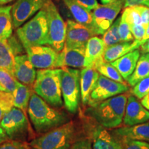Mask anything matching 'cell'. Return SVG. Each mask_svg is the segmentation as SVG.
<instances>
[{
    "label": "cell",
    "mask_w": 149,
    "mask_h": 149,
    "mask_svg": "<svg viewBox=\"0 0 149 149\" xmlns=\"http://www.w3.org/2000/svg\"><path fill=\"white\" fill-rule=\"evenodd\" d=\"M121 17L127 22L130 26L141 24L139 6L126 7L123 11Z\"/></svg>",
    "instance_id": "30"
},
{
    "label": "cell",
    "mask_w": 149,
    "mask_h": 149,
    "mask_svg": "<svg viewBox=\"0 0 149 149\" xmlns=\"http://www.w3.org/2000/svg\"><path fill=\"white\" fill-rule=\"evenodd\" d=\"M139 48H140V52L142 54L149 53V38L144 42V44H141Z\"/></svg>",
    "instance_id": "42"
},
{
    "label": "cell",
    "mask_w": 149,
    "mask_h": 149,
    "mask_svg": "<svg viewBox=\"0 0 149 149\" xmlns=\"http://www.w3.org/2000/svg\"><path fill=\"white\" fill-rule=\"evenodd\" d=\"M0 125L11 140L24 141L30 135L31 127L27 115L15 107L3 115Z\"/></svg>",
    "instance_id": "8"
},
{
    "label": "cell",
    "mask_w": 149,
    "mask_h": 149,
    "mask_svg": "<svg viewBox=\"0 0 149 149\" xmlns=\"http://www.w3.org/2000/svg\"><path fill=\"white\" fill-rule=\"evenodd\" d=\"M128 91V87L126 84L117 82L101 74L91 93L88 104L92 107L99 102L126 93Z\"/></svg>",
    "instance_id": "9"
},
{
    "label": "cell",
    "mask_w": 149,
    "mask_h": 149,
    "mask_svg": "<svg viewBox=\"0 0 149 149\" xmlns=\"http://www.w3.org/2000/svg\"><path fill=\"white\" fill-rule=\"evenodd\" d=\"M27 113L38 133L44 134L68 122L64 113L51 107L34 92L30 99Z\"/></svg>",
    "instance_id": "1"
},
{
    "label": "cell",
    "mask_w": 149,
    "mask_h": 149,
    "mask_svg": "<svg viewBox=\"0 0 149 149\" xmlns=\"http://www.w3.org/2000/svg\"><path fill=\"white\" fill-rule=\"evenodd\" d=\"M17 80L13 74L6 70L0 68V86L4 89L5 92L13 93L17 87Z\"/></svg>",
    "instance_id": "31"
},
{
    "label": "cell",
    "mask_w": 149,
    "mask_h": 149,
    "mask_svg": "<svg viewBox=\"0 0 149 149\" xmlns=\"http://www.w3.org/2000/svg\"><path fill=\"white\" fill-rule=\"evenodd\" d=\"M25 50L30 61L35 68L37 69L56 68L59 53L51 46H33Z\"/></svg>",
    "instance_id": "12"
},
{
    "label": "cell",
    "mask_w": 149,
    "mask_h": 149,
    "mask_svg": "<svg viewBox=\"0 0 149 149\" xmlns=\"http://www.w3.org/2000/svg\"><path fill=\"white\" fill-rule=\"evenodd\" d=\"M13 0H0V6L6 4V3H8L13 1Z\"/></svg>",
    "instance_id": "47"
},
{
    "label": "cell",
    "mask_w": 149,
    "mask_h": 149,
    "mask_svg": "<svg viewBox=\"0 0 149 149\" xmlns=\"http://www.w3.org/2000/svg\"><path fill=\"white\" fill-rule=\"evenodd\" d=\"M132 93L137 99L141 100L149 93V76L140 80L132 89Z\"/></svg>",
    "instance_id": "34"
},
{
    "label": "cell",
    "mask_w": 149,
    "mask_h": 149,
    "mask_svg": "<svg viewBox=\"0 0 149 149\" xmlns=\"http://www.w3.org/2000/svg\"><path fill=\"white\" fill-rule=\"evenodd\" d=\"M105 48L102 39L97 36L91 37L85 48V67L95 68L100 63L104 61Z\"/></svg>",
    "instance_id": "17"
},
{
    "label": "cell",
    "mask_w": 149,
    "mask_h": 149,
    "mask_svg": "<svg viewBox=\"0 0 149 149\" xmlns=\"http://www.w3.org/2000/svg\"><path fill=\"white\" fill-rule=\"evenodd\" d=\"M95 33L82 24L68 19L66 22V33L64 47L67 48H84Z\"/></svg>",
    "instance_id": "13"
},
{
    "label": "cell",
    "mask_w": 149,
    "mask_h": 149,
    "mask_svg": "<svg viewBox=\"0 0 149 149\" xmlns=\"http://www.w3.org/2000/svg\"><path fill=\"white\" fill-rule=\"evenodd\" d=\"M144 6L149 8V0H124V7Z\"/></svg>",
    "instance_id": "41"
},
{
    "label": "cell",
    "mask_w": 149,
    "mask_h": 149,
    "mask_svg": "<svg viewBox=\"0 0 149 149\" xmlns=\"http://www.w3.org/2000/svg\"><path fill=\"white\" fill-rule=\"evenodd\" d=\"M130 27L135 40L143 42V39H144V37L146 31V28L143 26L142 24L134 25ZM143 44H144V42H143Z\"/></svg>",
    "instance_id": "38"
},
{
    "label": "cell",
    "mask_w": 149,
    "mask_h": 149,
    "mask_svg": "<svg viewBox=\"0 0 149 149\" xmlns=\"http://www.w3.org/2000/svg\"><path fill=\"white\" fill-rule=\"evenodd\" d=\"M14 51L8 40H0V68L6 70L14 76Z\"/></svg>",
    "instance_id": "25"
},
{
    "label": "cell",
    "mask_w": 149,
    "mask_h": 149,
    "mask_svg": "<svg viewBox=\"0 0 149 149\" xmlns=\"http://www.w3.org/2000/svg\"><path fill=\"white\" fill-rule=\"evenodd\" d=\"M36 75L35 68L30 61L27 55H15L14 77L18 81L33 88Z\"/></svg>",
    "instance_id": "15"
},
{
    "label": "cell",
    "mask_w": 149,
    "mask_h": 149,
    "mask_svg": "<svg viewBox=\"0 0 149 149\" xmlns=\"http://www.w3.org/2000/svg\"><path fill=\"white\" fill-rule=\"evenodd\" d=\"M12 6L0 7V40H7L11 37L13 29L12 15Z\"/></svg>",
    "instance_id": "27"
},
{
    "label": "cell",
    "mask_w": 149,
    "mask_h": 149,
    "mask_svg": "<svg viewBox=\"0 0 149 149\" xmlns=\"http://www.w3.org/2000/svg\"><path fill=\"white\" fill-rule=\"evenodd\" d=\"M149 120V111L138 101L133 95L128 97L123 124L124 126H130L142 124Z\"/></svg>",
    "instance_id": "14"
},
{
    "label": "cell",
    "mask_w": 149,
    "mask_h": 149,
    "mask_svg": "<svg viewBox=\"0 0 149 149\" xmlns=\"http://www.w3.org/2000/svg\"><path fill=\"white\" fill-rule=\"evenodd\" d=\"M100 1H101L102 4L106 5V4H109V3L114 2V1H116V0H100Z\"/></svg>",
    "instance_id": "46"
},
{
    "label": "cell",
    "mask_w": 149,
    "mask_h": 149,
    "mask_svg": "<svg viewBox=\"0 0 149 149\" xmlns=\"http://www.w3.org/2000/svg\"><path fill=\"white\" fill-rule=\"evenodd\" d=\"M74 1L90 11L95 10L99 6L97 0H74Z\"/></svg>",
    "instance_id": "40"
},
{
    "label": "cell",
    "mask_w": 149,
    "mask_h": 149,
    "mask_svg": "<svg viewBox=\"0 0 149 149\" xmlns=\"http://www.w3.org/2000/svg\"><path fill=\"white\" fill-rule=\"evenodd\" d=\"M13 107V95L12 93L0 91V122L3 115Z\"/></svg>",
    "instance_id": "33"
},
{
    "label": "cell",
    "mask_w": 149,
    "mask_h": 149,
    "mask_svg": "<svg viewBox=\"0 0 149 149\" xmlns=\"http://www.w3.org/2000/svg\"><path fill=\"white\" fill-rule=\"evenodd\" d=\"M141 103L147 110L149 111V93L147 94L144 98L141 99Z\"/></svg>",
    "instance_id": "44"
},
{
    "label": "cell",
    "mask_w": 149,
    "mask_h": 149,
    "mask_svg": "<svg viewBox=\"0 0 149 149\" xmlns=\"http://www.w3.org/2000/svg\"><path fill=\"white\" fill-rule=\"evenodd\" d=\"M124 0H116L106 5H99L93 11V17L97 35H103L115 22L124 6Z\"/></svg>",
    "instance_id": "10"
},
{
    "label": "cell",
    "mask_w": 149,
    "mask_h": 149,
    "mask_svg": "<svg viewBox=\"0 0 149 149\" xmlns=\"http://www.w3.org/2000/svg\"><path fill=\"white\" fill-rule=\"evenodd\" d=\"M17 35L24 48L33 46L48 45V23L44 8L17 29Z\"/></svg>",
    "instance_id": "5"
},
{
    "label": "cell",
    "mask_w": 149,
    "mask_h": 149,
    "mask_svg": "<svg viewBox=\"0 0 149 149\" xmlns=\"http://www.w3.org/2000/svg\"><path fill=\"white\" fill-rule=\"evenodd\" d=\"M122 149H149V143L125 137H115Z\"/></svg>",
    "instance_id": "32"
},
{
    "label": "cell",
    "mask_w": 149,
    "mask_h": 149,
    "mask_svg": "<svg viewBox=\"0 0 149 149\" xmlns=\"http://www.w3.org/2000/svg\"><path fill=\"white\" fill-rule=\"evenodd\" d=\"M141 24L144 28L147 29L149 25V8L144 6H139Z\"/></svg>",
    "instance_id": "39"
},
{
    "label": "cell",
    "mask_w": 149,
    "mask_h": 149,
    "mask_svg": "<svg viewBox=\"0 0 149 149\" xmlns=\"http://www.w3.org/2000/svg\"><path fill=\"white\" fill-rule=\"evenodd\" d=\"M43 8L46 11L47 17L48 45L59 53L64 47L66 23L51 0H48Z\"/></svg>",
    "instance_id": "7"
},
{
    "label": "cell",
    "mask_w": 149,
    "mask_h": 149,
    "mask_svg": "<svg viewBox=\"0 0 149 149\" xmlns=\"http://www.w3.org/2000/svg\"><path fill=\"white\" fill-rule=\"evenodd\" d=\"M48 0H17L11 9L13 26L18 29L44 8Z\"/></svg>",
    "instance_id": "11"
},
{
    "label": "cell",
    "mask_w": 149,
    "mask_h": 149,
    "mask_svg": "<svg viewBox=\"0 0 149 149\" xmlns=\"http://www.w3.org/2000/svg\"><path fill=\"white\" fill-rule=\"evenodd\" d=\"M140 51L138 49L134 50L123 55L122 57L113 62H111V64L115 68H116L122 77L126 80L131 75L135 70L137 61L140 57Z\"/></svg>",
    "instance_id": "22"
},
{
    "label": "cell",
    "mask_w": 149,
    "mask_h": 149,
    "mask_svg": "<svg viewBox=\"0 0 149 149\" xmlns=\"http://www.w3.org/2000/svg\"><path fill=\"white\" fill-rule=\"evenodd\" d=\"M63 1L76 22L88 28L95 33V35H97L93 13L90 10L79 4L74 0H63Z\"/></svg>",
    "instance_id": "19"
},
{
    "label": "cell",
    "mask_w": 149,
    "mask_h": 149,
    "mask_svg": "<svg viewBox=\"0 0 149 149\" xmlns=\"http://www.w3.org/2000/svg\"><path fill=\"white\" fill-rule=\"evenodd\" d=\"M80 70L64 67L60 68V82L61 95L64 107L70 113L77 111L80 94Z\"/></svg>",
    "instance_id": "6"
},
{
    "label": "cell",
    "mask_w": 149,
    "mask_h": 149,
    "mask_svg": "<svg viewBox=\"0 0 149 149\" xmlns=\"http://www.w3.org/2000/svg\"><path fill=\"white\" fill-rule=\"evenodd\" d=\"M32 93L31 87L24 85L17 81L15 91L13 93L14 107L21 109L25 114L27 115L28 107Z\"/></svg>",
    "instance_id": "24"
},
{
    "label": "cell",
    "mask_w": 149,
    "mask_h": 149,
    "mask_svg": "<svg viewBox=\"0 0 149 149\" xmlns=\"http://www.w3.org/2000/svg\"><path fill=\"white\" fill-rule=\"evenodd\" d=\"M115 137H125L149 143V122L130 126H122L111 133Z\"/></svg>",
    "instance_id": "21"
},
{
    "label": "cell",
    "mask_w": 149,
    "mask_h": 149,
    "mask_svg": "<svg viewBox=\"0 0 149 149\" xmlns=\"http://www.w3.org/2000/svg\"><path fill=\"white\" fill-rule=\"evenodd\" d=\"M148 38H149V25L148 26V27H147V29H146V33H145L144 39H143V42H146V41L148 40Z\"/></svg>",
    "instance_id": "45"
},
{
    "label": "cell",
    "mask_w": 149,
    "mask_h": 149,
    "mask_svg": "<svg viewBox=\"0 0 149 149\" xmlns=\"http://www.w3.org/2000/svg\"><path fill=\"white\" fill-rule=\"evenodd\" d=\"M121 19V17H118L113 24L110 26L107 31L103 34V40L104 45L106 48L108 46L114 45L122 42L120 40V35H119V24Z\"/></svg>",
    "instance_id": "29"
},
{
    "label": "cell",
    "mask_w": 149,
    "mask_h": 149,
    "mask_svg": "<svg viewBox=\"0 0 149 149\" xmlns=\"http://www.w3.org/2000/svg\"><path fill=\"white\" fill-rule=\"evenodd\" d=\"M99 77V72L93 68L84 67L80 70V94L81 102L84 104H88L90 95Z\"/></svg>",
    "instance_id": "20"
},
{
    "label": "cell",
    "mask_w": 149,
    "mask_h": 149,
    "mask_svg": "<svg viewBox=\"0 0 149 149\" xmlns=\"http://www.w3.org/2000/svg\"><path fill=\"white\" fill-rule=\"evenodd\" d=\"M119 35L122 42H133L134 40L133 35L131 33L130 27L127 22L124 21L121 17L120 24H119Z\"/></svg>",
    "instance_id": "35"
},
{
    "label": "cell",
    "mask_w": 149,
    "mask_h": 149,
    "mask_svg": "<svg viewBox=\"0 0 149 149\" xmlns=\"http://www.w3.org/2000/svg\"><path fill=\"white\" fill-rule=\"evenodd\" d=\"M33 92L54 107L63 105L61 91L60 68L39 69L33 86Z\"/></svg>",
    "instance_id": "3"
},
{
    "label": "cell",
    "mask_w": 149,
    "mask_h": 149,
    "mask_svg": "<svg viewBox=\"0 0 149 149\" xmlns=\"http://www.w3.org/2000/svg\"><path fill=\"white\" fill-rule=\"evenodd\" d=\"M143 42L134 40L133 42H120L118 44L108 46L105 48L104 59L107 62H113L129 52L138 49Z\"/></svg>",
    "instance_id": "23"
},
{
    "label": "cell",
    "mask_w": 149,
    "mask_h": 149,
    "mask_svg": "<svg viewBox=\"0 0 149 149\" xmlns=\"http://www.w3.org/2000/svg\"><path fill=\"white\" fill-rule=\"evenodd\" d=\"M0 149H31L29 144L22 141L7 140L0 144Z\"/></svg>",
    "instance_id": "37"
},
{
    "label": "cell",
    "mask_w": 149,
    "mask_h": 149,
    "mask_svg": "<svg viewBox=\"0 0 149 149\" xmlns=\"http://www.w3.org/2000/svg\"><path fill=\"white\" fill-rule=\"evenodd\" d=\"M91 137L93 149H122L115 136L102 126L92 130Z\"/></svg>",
    "instance_id": "18"
},
{
    "label": "cell",
    "mask_w": 149,
    "mask_h": 149,
    "mask_svg": "<svg viewBox=\"0 0 149 149\" xmlns=\"http://www.w3.org/2000/svg\"><path fill=\"white\" fill-rule=\"evenodd\" d=\"M95 69L97 70L99 73L101 74L104 77L109 78L112 80H114L117 82L126 84L125 79L122 77L118 70L112 65L111 63L107 62V61H103L101 63H100L97 66Z\"/></svg>",
    "instance_id": "28"
},
{
    "label": "cell",
    "mask_w": 149,
    "mask_h": 149,
    "mask_svg": "<svg viewBox=\"0 0 149 149\" xmlns=\"http://www.w3.org/2000/svg\"><path fill=\"white\" fill-rule=\"evenodd\" d=\"M128 95L126 92L92 106L91 117L104 128L119 127L123 122Z\"/></svg>",
    "instance_id": "2"
},
{
    "label": "cell",
    "mask_w": 149,
    "mask_h": 149,
    "mask_svg": "<svg viewBox=\"0 0 149 149\" xmlns=\"http://www.w3.org/2000/svg\"><path fill=\"white\" fill-rule=\"evenodd\" d=\"M7 140H9L8 137L6 134L5 131L3 130L1 125H0V144H1V143L4 142V141Z\"/></svg>",
    "instance_id": "43"
},
{
    "label": "cell",
    "mask_w": 149,
    "mask_h": 149,
    "mask_svg": "<svg viewBox=\"0 0 149 149\" xmlns=\"http://www.w3.org/2000/svg\"><path fill=\"white\" fill-rule=\"evenodd\" d=\"M0 91H3V92H5V91H4V89H3L2 87L1 86H0Z\"/></svg>",
    "instance_id": "48"
},
{
    "label": "cell",
    "mask_w": 149,
    "mask_h": 149,
    "mask_svg": "<svg viewBox=\"0 0 149 149\" xmlns=\"http://www.w3.org/2000/svg\"><path fill=\"white\" fill-rule=\"evenodd\" d=\"M78 128L72 121L67 122L29 143L31 149H65L78 139Z\"/></svg>",
    "instance_id": "4"
},
{
    "label": "cell",
    "mask_w": 149,
    "mask_h": 149,
    "mask_svg": "<svg viewBox=\"0 0 149 149\" xmlns=\"http://www.w3.org/2000/svg\"><path fill=\"white\" fill-rule=\"evenodd\" d=\"M149 76V53L142 54L138 59L133 73L126 79L130 86H134L141 79Z\"/></svg>",
    "instance_id": "26"
},
{
    "label": "cell",
    "mask_w": 149,
    "mask_h": 149,
    "mask_svg": "<svg viewBox=\"0 0 149 149\" xmlns=\"http://www.w3.org/2000/svg\"><path fill=\"white\" fill-rule=\"evenodd\" d=\"M65 149H93L91 135L79 138Z\"/></svg>",
    "instance_id": "36"
},
{
    "label": "cell",
    "mask_w": 149,
    "mask_h": 149,
    "mask_svg": "<svg viewBox=\"0 0 149 149\" xmlns=\"http://www.w3.org/2000/svg\"><path fill=\"white\" fill-rule=\"evenodd\" d=\"M84 68V48H67L64 47L59 52L57 57L56 68Z\"/></svg>",
    "instance_id": "16"
}]
</instances>
